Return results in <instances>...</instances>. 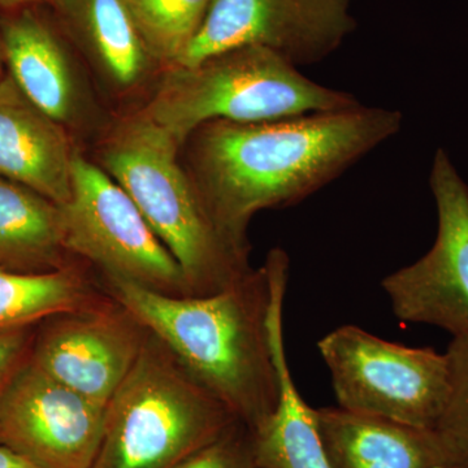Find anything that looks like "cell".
<instances>
[{
  "mask_svg": "<svg viewBox=\"0 0 468 468\" xmlns=\"http://www.w3.org/2000/svg\"><path fill=\"white\" fill-rule=\"evenodd\" d=\"M61 32L116 88L140 84L155 64L124 0H45Z\"/></svg>",
  "mask_w": 468,
  "mask_h": 468,
  "instance_id": "9a60e30c",
  "label": "cell"
},
{
  "mask_svg": "<svg viewBox=\"0 0 468 468\" xmlns=\"http://www.w3.org/2000/svg\"><path fill=\"white\" fill-rule=\"evenodd\" d=\"M356 104L349 92L307 79L276 52L243 46L194 66L167 68L143 112L184 144L197 128L212 120L267 122Z\"/></svg>",
  "mask_w": 468,
  "mask_h": 468,
  "instance_id": "277c9868",
  "label": "cell"
},
{
  "mask_svg": "<svg viewBox=\"0 0 468 468\" xmlns=\"http://www.w3.org/2000/svg\"><path fill=\"white\" fill-rule=\"evenodd\" d=\"M39 3H45V0H0V12L14 11V9L39 5Z\"/></svg>",
  "mask_w": 468,
  "mask_h": 468,
  "instance_id": "cb8c5ba5",
  "label": "cell"
},
{
  "mask_svg": "<svg viewBox=\"0 0 468 468\" xmlns=\"http://www.w3.org/2000/svg\"><path fill=\"white\" fill-rule=\"evenodd\" d=\"M350 5L351 0H211L174 67L243 46L266 48L297 68L320 63L356 30Z\"/></svg>",
  "mask_w": 468,
  "mask_h": 468,
  "instance_id": "ba28073f",
  "label": "cell"
},
{
  "mask_svg": "<svg viewBox=\"0 0 468 468\" xmlns=\"http://www.w3.org/2000/svg\"><path fill=\"white\" fill-rule=\"evenodd\" d=\"M106 408L46 375L29 356L0 390V446L37 468H91Z\"/></svg>",
  "mask_w": 468,
  "mask_h": 468,
  "instance_id": "30bf717a",
  "label": "cell"
},
{
  "mask_svg": "<svg viewBox=\"0 0 468 468\" xmlns=\"http://www.w3.org/2000/svg\"><path fill=\"white\" fill-rule=\"evenodd\" d=\"M437 208L436 241L424 257L385 277L381 285L402 322L468 335V185L443 149L430 175Z\"/></svg>",
  "mask_w": 468,
  "mask_h": 468,
  "instance_id": "9c48e42d",
  "label": "cell"
},
{
  "mask_svg": "<svg viewBox=\"0 0 468 468\" xmlns=\"http://www.w3.org/2000/svg\"><path fill=\"white\" fill-rule=\"evenodd\" d=\"M334 468H449L432 430L340 408L315 409Z\"/></svg>",
  "mask_w": 468,
  "mask_h": 468,
  "instance_id": "5bb4252c",
  "label": "cell"
},
{
  "mask_svg": "<svg viewBox=\"0 0 468 468\" xmlns=\"http://www.w3.org/2000/svg\"><path fill=\"white\" fill-rule=\"evenodd\" d=\"M67 251L122 279L187 297L183 271L129 194L100 165L76 153L69 201L60 206Z\"/></svg>",
  "mask_w": 468,
  "mask_h": 468,
  "instance_id": "52a82bcc",
  "label": "cell"
},
{
  "mask_svg": "<svg viewBox=\"0 0 468 468\" xmlns=\"http://www.w3.org/2000/svg\"><path fill=\"white\" fill-rule=\"evenodd\" d=\"M401 126L399 111L360 103L267 122L212 120L185 141L187 172L220 229L250 251L246 230L257 212L303 201Z\"/></svg>",
  "mask_w": 468,
  "mask_h": 468,
  "instance_id": "6da1fadb",
  "label": "cell"
},
{
  "mask_svg": "<svg viewBox=\"0 0 468 468\" xmlns=\"http://www.w3.org/2000/svg\"><path fill=\"white\" fill-rule=\"evenodd\" d=\"M90 292L69 267L43 273L0 268V334L89 310Z\"/></svg>",
  "mask_w": 468,
  "mask_h": 468,
  "instance_id": "ac0fdd59",
  "label": "cell"
},
{
  "mask_svg": "<svg viewBox=\"0 0 468 468\" xmlns=\"http://www.w3.org/2000/svg\"><path fill=\"white\" fill-rule=\"evenodd\" d=\"M60 206L0 176V268L43 273L67 267Z\"/></svg>",
  "mask_w": 468,
  "mask_h": 468,
  "instance_id": "e0dca14e",
  "label": "cell"
},
{
  "mask_svg": "<svg viewBox=\"0 0 468 468\" xmlns=\"http://www.w3.org/2000/svg\"><path fill=\"white\" fill-rule=\"evenodd\" d=\"M109 280L125 313L158 338L239 423L250 432L266 423L280 401L268 326L272 292L266 267L203 297Z\"/></svg>",
  "mask_w": 468,
  "mask_h": 468,
  "instance_id": "7a4b0ae2",
  "label": "cell"
},
{
  "mask_svg": "<svg viewBox=\"0 0 468 468\" xmlns=\"http://www.w3.org/2000/svg\"><path fill=\"white\" fill-rule=\"evenodd\" d=\"M134 324L129 314L103 310L55 316L34 335L29 358L58 383L107 408L144 345Z\"/></svg>",
  "mask_w": 468,
  "mask_h": 468,
  "instance_id": "8fae6325",
  "label": "cell"
},
{
  "mask_svg": "<svg viewBox=\"0 0 468 468\" xmlns=\"http://www.w3.org/2000/svg\"><path fill=\"white\" fill-rule=\"evenodd\" d=\"M0 468H37L21 458L20 455L15 454L14 452L0 446Z\"/></svg>",
  "mask_w": 468,
  "mask_h": 468,
  "instance_id": "603a6c76",
  "label": "cell"
},
{
  "mask_svg": "<svg viewBox=\"0 0 468 468\" xmlns=\"http://www.w3.org/2000/svg\"><path fill=\"white\" fill-rule=\"evenodd\" d=\"M75 155L66 126L36 106L5 72L0 79V176L63 206L72 192Z\"/></svg>",
  "mask_w": 468,
  "mask_h": 468,
  "instance_id": "4fadbf2b",
  "label": "cell"
},
{
  "mask_svg": "<svg viewBox=\"0 0 468 468\" xmlns=\"http://www.w3.org/2000/svg\"><path fill=\"white\" fill-rule=\"evenodd\" d=\"M175 468H257L251 432L242 423L234 424L217 441Z\"/></svg>",
  "mask_w": 468,
  "mask_h": 468,
  "instance_id": "44dd1931",
  "label": "cell"
},
{
  "mask_svg": "<svg viewBox=\"0 0 468 468\" xmlns=\"http://www.w3.org/2000/svg\"><path fill=\"white\" fill-rule=\"evenodd\" d=\"M174 134L144 115L103 144L101 168L129 194L183 271L190 297L215 294L251 272L249 251L224 234L178 158Z\"/></svg>",
  "mask_w": 468,
  "mask_h": 468,
  "instance_id": "3957f363",
  "label": "cell"
},
{
  "mask_svg": "<svg viewBox=\"0 0 468 468\" xmlns=\"http://www.w3.org/2000/svg\"><path fill=\"white\" fill-rule=\"evenodd\" d=\"M237 423L158 338H149L107 405L91 468H175Z\"/></svg>",
  "mask_w": 468,
  "mask_h": 468,
  "instance_id": "5b68a950",
  "label": "cell"
},
{
  "mask_svg": "<svg viewBox=\"0 0 468 468\" xmlns=\"http://www.w3.org/2000/svg\"><path fill=\"white\" fill-rule=\"evenodd\" d=\"M338 406L433 430L451 390L446 353L390 343L343 325L318 343Z\"/></svg>",
  "mask_w": 468,
  "mask_h": 468,
  "instance_id": "8992f818",
  "label": "cell"
},
{
  "mask_svg": "<svg viewBox=\"0 0 468 468\" xmlns=\"http://www.w3.org/2000/svg\"><path fill=\"white\" fill-rule=\"evenodd\" d=\"M5 52H3V39H2V29H0V79L5 76Z\"/></svg>",
  "mask_w": 468,
  "mask_h": 468,
  "instance_id": "d4e9b609",
  "label": "cell"
},
{
  "mask_svg": "<svg viewBox=\"0 0 468 468\" xmlns=\"http://www.w3.org/2000/svg\"><path fill=\"white\" fill-rule=\"evenodd\" d=\"M284 298L271 303V345L279 375L280 401L263 426L251 432L257 468H334L320 440L315 409L298 392L286 360L282 331Z\"/></svg>",
  "mask_w": 468,
  "mask_h": 468,
  "instance_id": "2e32d148",
  "label": "cell"
},
{
  "mask_svg": "<svg viewBox=\"0 0 468 468\" xmlns=\"http://www.w3.org/2000/svg\"><path fill=\"white\" fill-rule=\"evenodd\" d=\"M5 72L48 116L66 126L77 116L79 84L70 42L46 3L0 12Z\"/></svg>",
  "mask_w": 468,
  "mask_h": 468,
  "instance_id": "7c38bea8",
  "label": "cell"
},
{
  "mask_svg": "<svg viewBox=\"0 0 468 468\" xmlns=\"http://www.w3.org/2000/svg\"><path fill=\"white\" fill-rule=\"evenodd\" d=\"M446 356L451 367V390L432 431L449 468H468V335L452 337Z\"/></svg>",
  "mask_w": 468,
  "mask_h": 468,
  "instance_id": "ffe728a7",
  "label": "cell"
},
{
  "mask_svg": "<svg viewBox=\"0 0 468 468\" xmlns=\"http://www.w3.org/2000/svg\"><path fill=\"white\" fill-rule=\"evenodd\" d=\"M211 0H124L155 64L176 66L201 27Z\"/></svg>",
  "mask_w": 468,
  "mask_h": 468,
  "instance_id": "d6986e66",
  "label": "cell"
},
{
  "mask_svg": "<svg viewBox=\"0 0 468 468\" xmlns=\"http://www.w3.org/2000/svg\"><path fill=\"white\" fill-rule=\"evenodd\" d=\"M32 328L27 326L0 334V390L18 366L29 356L36 335Z\"/></svg>",
  "mask_w": 468,
  "mask_h": 468,
  "instance_id": "7402d4cb",
  "label": "cell"
}]
</instances>
